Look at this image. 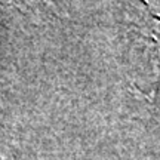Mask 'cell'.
<instances>
[{
    "mask_svg": "<svg viewBox=\"0 0 160 160\" xmlns=\"http://www.w3.org/2000/svg\"><path fill=\"white\" fill-rule=\"evenodd\" d=\"M0 160H14V159H10L9 156H6L2 150H0Z\"/></svg>",
    "mask_w": 160,
    "mask_h": 160,
    "instance_id": "1",
    "label": "cell"
}]
</instances>
